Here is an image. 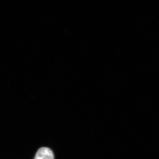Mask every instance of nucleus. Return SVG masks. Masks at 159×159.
Returning <instances> with one entry per match:
<instances>
[{"label": "nucleus", "mask_w": 159, "mask_h": 159, "mask_svg": "<svg viewBox=\"0 0 159 159\" xmlns=\"http://www.w3.org/2000/svg\"><path fill=\"white\" fill-rule=\"evenodd\" d=\"M34 159H54V154L51 148L41 147L38 150Z\"/></svg>", "instance_id": "obj_1"}]
</instances>
